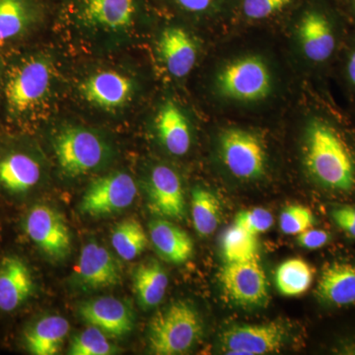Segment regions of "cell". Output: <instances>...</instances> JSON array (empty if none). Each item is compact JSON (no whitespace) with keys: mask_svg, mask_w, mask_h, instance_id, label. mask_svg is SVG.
I'll list each match as a JSON object with an SVG mask.
<instances>
[{"mask_svg":"<svg viewBox=\"0 0 355 355\" xmlns=\"http://www.w3.org/2000/svg\"><path fill=\"white\" fill-rule=\"evenodd\" d=\"M149 11V0H58L53 16L84 50L104 53L132 44Z\"/></svg>","mask_w":355,"mask_h":355,"instance_id":"obj_1","label":"cell"},{"mask_svg":"<svg viewBox=\"0 0 355 355\" xmlns=\"http://www.w3.org/2000/svg\"><path fill=\"white\" fill-rule=\"evenodd\" d=\"M58 87V70L53 55L31 50L6 64L1 97L7 123L31 128L50 113Z\"/></svg>","mask_w":355,"mask_h":355,"instance_id":"obj_2","label":"cell"},{"mask_svg":"<svg viewBox=\"0 0 355 355\" xmlns=\"http://www.w3.org/2000/svg\"><path fill=\"white\" fill-rule=\"evenodd\" d=\"M304 164L318 184L328 190L349 191L355 187V162L349 146L328 121L311 119L304 132Z\"/></svg>","mask_w":355,"mask_h":355,"instance_id":"obj_3","label":"cell"},{"mask_svg":"<svg viewBox=\"0 0 355 355\" xmlns=\"http://www.w3.org/2000/svg\"><path fill=\"white\" fill-rule=\"evenodd\" d=\"M51 147L58 169L69 179L101 171L114 156L113 144L94 128L64 123L51 133Z\"/></svg>","mask_w":355,"mask_h":355,"instance_id":"obj_4","label":"cell"},{"mask_svg":"<svg viewBox=\"0 0 355 355\" xmlns=\"http://www.w3.org/2000/svg\"><path fill=\"white\" fill-rule=\"evenodd\" d=\"M275 72L263 55L246 53L226 60L216 69L212 89L221 101L235 105H254L272 97Z\"/></svg>","mask_w":355,"mask_h":355,"instance_id":"obj_5","label":"cell"},{"mask_svg":"<svg viewBox=\"0 0 355 355\" xmlns=\"http://www.w3.org/2000/svg\"><path fill=\"white\" fill-rule=\"evenodd\" d=\"M202 331L197 309L186 301H176L154 315L147 331V343L153 354H184L200 342Z\"/></svg>","mask_w":355,"mask_h":355,"instance_id":"obj_6","label":"cell"},{"mask_svg":"<svg viewBox=\"0 0 355 355\" xmlns=\"http://www.w3.org/2000/svg\"><path fill=\"white\" fill-rule=\"evenodd\" d=\"M140 91L139 80L116 67H98L79 79V100L88 108L106 114H119L132 106Z\"/></svg>","mask_w":355,"mask_h":355,"instance_id":"obj_7","label":"cell"},{"mask_svg":"<svg viewBox=\"0 0 355 355\" xmlns=\"http://www.w3.org/2000/svg\"><path fill=\"white\" fill-rule=\"evenodd\" d=\"M43 157L26 140L0 142V193L12 200L28 197L43 183Z\"/></svg>","mask_w":355,"mask_h":355,"instance_id":"obj_8","label":"cell"},{"mask_svg":"<svg viewBox=\"0 0 355 355\" xmlns=\"http://www.w3.org/2000/svg\"><path fill=\"white\" fill-rule=\"evenodd\" d=\"M219 153L226 169L237 179L254 181L265 175L268 156L256 133L245 128H226L219 135Z\"/></svg>","mask_w":355,"mask_h":355,"instance_id":"obj_9","label":"cell"},{"mask_svg":"<svg viewBox=\"0 0 355 355\" xmlns=\"http://www.w3.org/2000/svg\"><path fill=\"white\" fill-rule=\"evenodd\" d=\"M23 232L44 256L62 261L71 252V234L62 214L44 203H36L25 212Z\"/></svg>","mask_w":355,"mask_h":355,"instance_id":"obj_10","label":"cell"},{"mask_svg":"<svg viewBox=\"0 0 355 355\" xmlns=\"http://www.w3.org/2000/svg\"><path fill=\"white\" fill-rule=\"evenodd\" d=\"M137 196V183L128 173L111 172L90 182L79 209L91 217L109 216L130 207Z\"/></svg>","mask_w":355,"mask_h":355,"instance_id":"obj_11","label":"cell"},{"mask_svg":"<svg viewBox=\"0 0 355 355\" xmlns=\"http://www.w3.org/2000/svg\"><path fill=\"white\" fill-rule=\"evenodd\" d=\"M55 12L49 0H0V46L25 41Z\"/></svg>","mask_w":355,"mask_h":355,"instance_id":"obj_12","label":"cell"},{"mask_svg":"<svg viewBox=\"0 0 355 355\" xmlns=\"http://www.w3.org/2000/svg\"><path fill=\"white\" fill-rule=\"evenodd\" d=\"M219 280L223 293L236 305L260 307L268 302V280L259 257L249 261L226 263Z\"/></svg>","mask_w":355,"mask_h":355,"instance_id":"obj_13","label":"cell"},{"mask_svg":"<svg viewBox=\"0 0 355 355\" xmlns=\"http://www.w3.org/2000/svg\"><path fill=\"white\" fill-rule=\"evenodd\" d=\"M286 340L284 324L272 323L241 324L222 333L221 347L230 355H263L279 352Z\"/></svg>","mask_w":355,"mask_h":355,"instance_id":"obj_14","label":"cell"},{"mask_svg":"<svg viewBox=\"0 0 355 355\" xmlns=\"http://www.w3.org/2000/svg\"><path fill=\"white\" fill-rule=\"evenodd\" d=\"M76 280L85 291L111 288L121 282V266L106 247L97 242L87 243L77 263Z\"/></svg>","mask_w":355,"mask_h":355,"instance_id":"obj_15","label":"cell"},{"mask_svg":"<svg viewBox=\"0 0 355 355\" xmlns=\"http://www.w3.org/2000/svg\"><path fill=\"white\" fill-rule=\"evenodd\" d=\"M36 291V282L24 259L8 254L0 260V313L12 314L24 307Z\"/></svg>","mask_w":355,"mask_h":355,"instance_id":"obj_16","label":"cell"},{"mask_svg":"<svg viewBox=\"0 0 355 355\" xmlns=\"http://www.w3.org/2000/svg\"><path fill=\"white\" fill-rule=\"evenodd\" d=\"M79 318L111 338H125L135 329V315L125 301L106 296L83 301L77 308Z\"/></svg>","mask_w":355,"mask_h":355,"instance_id":"obj_17","label":"cell"},{"mask_svg":"<svg viewBox=\"0 0 355 355\" xmlns=\"http://www.w3.org/2000/svg\"><path fill=\"white\" fill-rule=\"evenodd\" d=\"M198 44L184 26L171 24L161 30L157 40V53L168 73L184 78L191 73L198 58Z\"/></svg>","mask_w":355,"mask_h":355,"instance_id":"obj_18","label":"cell"},{"mask_svg":"<svg viewBox=\"0 0 355 355\" xmlns=\"http://www.w3.org/2000/svg\"><path fill=\"white\" fill-rule=\"evenodd\" d=\"M149 207L154 214L181 220L186 212L183 184L178 173L167 165H156L146 184Z\"/></svg>","mask_w":355,"mask_h":355,"instance_id":"obj_19","label":"cell"},{"mask_svg":"<svg viewBox=\"0 0 355 355\" xmlns=\"http://www.w3.org/2000/svg\"><path fill=\"white\" fill-rule=\"evenodd\" d=\"M296 36L303 55L310 62H327L336 49V35L328 16L317 8L301 14L296 24Z\"/></svg>","mask_w":355,"mask_h":355,"instance_id":"obj_20","label":"cell"},{"mask_svg":"<svg viewBox=\"0 0 355 355\" xmlns=\"http://www.w3.org/2000/svg\"><path fill=\"white\" fill-rule=\"evenodd\" d=\"M154 123L159 142L168 153L184 156L190 151L193 140L190 121L176 102L167 100L163 103Z\"/></svg>","mask_w":355,"mask_h":355,"instance_id":"obj_21","label":"cell"},{"mask_svg":"<svg viewBox=\"0 0 355 355\" xmlns=\"http://www.w3.org/2000/svg\"><path fill=\"white\" fill-rule=\"evenodd\" d=\"M70 331L69 322L58 315H48L33 320L21 334V343L33 355L58 354Z\"/></svg>","mask_w":355,"mask_h":355,"instance_id":"obj_22","label":"cell"},{"mask_svg":"<svg viewBox=\"0 0 355 355\" xmlns=\"http://www.w3.org/2000/svg\"><path fill=\"white\" fill-rule=\"evenodd\" d=\"M149 235L154 249L163 260L181 265L193 257L195 247L191 236L167 219L151 221Z\"/></svg>","mask_w":355,"mask_h":355,"instance_id":"obj_23","label":"cell"},{"mask_svg":"<svg viewBox=\"0 0 355 355\" xmlns=\"http://www.w3.org/2000/svg\"><path fill=\"white\" fill-rule=\"evenodd\" d=\"M322 302L336 307L355 304V266L336 263L322 272L317 286Z\"/></svg>","mask_w":355,"mask_h":355,"instance_id":"obj_24","label":"cell"},{"mask_svg":"<svg viewBox=\"0 0 355 355\" xmlns=\"http://www.w3.org/2000/svg\"><path fill=\"white\" fill-rule=\"evenodd\" d=\"M133 291L142 309L149 310L162 302L167 292V272L157 261H142L133 272Z\"/></svg>","mask_w":355,"mask_h":355,"instance_id":"obj_25","label":"cell"},{"mask_svg":"<svg viewBox=\"0 0 355 355\" xmlns=\"http://www.w3.org/2000/svg\"><path fill=\"white\" fill-rule=\"evenodd\" d=\"M191 219L198 234L207 237L218 228L221 218V205L216 193L202 187L191 191Z\"/></svg>","mask_w":355,"mask_h":355,"instance_id":"obj_26","label":"cell"},{"mask_svg":"<svg viewBox=\"0 0 355 355\" xmlns=\"http://www.w3.org/2000/svg\"><path fill=\"white\" fill-rule=\"evenodd\" d=\"M314 270L302 260L294 258L280 263L275 272V284L282 295L294 297L304 294L312 286Z\"/></svg>","mask_w":355,"mask_h":355,"instance_id":"obj_27","label":"cell"},{"mask_svg":"<svg viewBox=\"0 0 355 355\" xmlns=\"http://www.w3.org/2000/svg\"><path fill=\"white\" fill-rule=\"evenodd\" d=\"M112 246L121 259L132 261L146 251L148 237L137 219L127 218L119 222L111 236Z\"/></svg>","mask_w":355,"mask_h":355,"instance_id":"obj_28","label":"cell"},{"mask_svg":"<svg viewBox=\"0 0 355 355\" xmlns=\"http://www.w3.org/2000/svg\"><path fill=\"white\" fill-rule=\"evenodd\" d=\"M221 249L226 263H238L258 258V236L234 223L222 236Z\"/></svg>","mask_w":355,"mask_h":355,"instance_id":"obj_29","label":"cell"},{"mask_svg":"<svg viewBox=\"0 0 355 355\" xmlns=\"http://www.w3.org/2000/svg\"><path fill=\"white\" fill-rule=\"evenodd\" d=\"M116 352L106 334L92 326L74 336L69 349L70 355H110Z\"/></svg>","mask_w":355,"mask_h":355,"instance_id":"obj_30","label":"cell"},{"mask_svg":"<svg viewBox=\"0 0 355 355\" xmlns=\"http://www.w3.org/2000/svg\"><path fill=\"white\" fill-rule=\"evenodd\" d=\"M314 214L310 209L300 205H292L282 210L279 216V228L286 235L297 236L314 227Z\"/></svg>","mask_w":355,"mask_h":355,"instance_id":"obj_31","label":"cell"},{"mask_svg":"<svg viewBox=\"0 0 355 355\" xmlns=\"http://www.w3.org/2000/svg\"><path fill=\"white\" fill-rule=\"evenodd\" d=\"M235 224L252 234L258 236L272 229L275 218L270 210L263 207L245 209L236 216Z\"/></svg>","mask_w":355,"mask_h":355,"instance_id":"obj_32","label":"cell"},{"mask_svg":"<svg viewBox=\"0 0 355 355\" xmlns=\"http://www.w3.org/2000/svg\"><path fill=\"white\" fill-rule=\"evenodd\" d=\"M294 0H242L241 8L250 20H263L280 12Z\"/></svg>","mask_w":355,"mask_h":355,"instance_id":"obj_33","label":"cell"},{"mask_svg":"<svg viewBox=\"0 0 355 355\" xmlns=\"http://www.w3.org/2000/svg\"><path fill=\"white\" fill-rule=\"evenodd\" d=\"M168 6L186 15H209L220 10L224 0H164Z\"/></svg>","mask_w":355,"mask_h":355,"instance_id":"obj_34","label":"cell"},{"mask_svg":"<svg viewBox=\"0 0 355 355\" xmlns=\"http://www.w3.org/2000/svg\"><path fill=\"white\" fill-rule=\"evenodd\" d=\"M331 218L338 228L342 229L345 234L355 238V207L343 205L336 207L331 211Z\"/></svg>","mask_w":355,"mask_h":355,"instance_id":"obj_35","label":"cell"},{"mask_svg":"<svg viewBox=\"0 0 355 355\" xmlns=\"http://www.w3.org/2000/svg\"><path fill=\"white\" fill-rule=\"evenodd\" d=\"M296 240L301 247L307 250H318L326 246L330 242V234L322 229L310 228L296 236Z\"/></svg>","mask_w":355,"mask_h":355,"instance_id":"obj_36","label":"cell"},{"mask_svg":"<svg viewBox=\"0 0 355 355\" xmlns=\"http://www.w3.org/2000/svg\"><path fill=\"white\" fill-rule=\"evenodd\" d=\"M347 73L349 80L355 86V51L350 55L347 64Z\"/></svg>","mask_w":355,"mask_h":355,"instance_id":"obj_37","label":"cell"},{"mask_svg":"<svg viewBox=\"0 0 355 355\" xmlns=\"http://www.w3.org/2000/svg\"><path fill=\"white\" fill-rule=\"evenodd\" d=\"M6 64L2 62L1 58H0V92H1L2 79H3V72Z\"/></svg>","mask_w":355,"mask_h":355,"instance_id":"obj_38","label":"cell"}]
</instances>
